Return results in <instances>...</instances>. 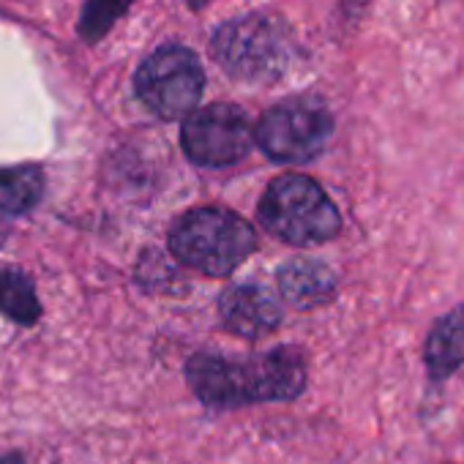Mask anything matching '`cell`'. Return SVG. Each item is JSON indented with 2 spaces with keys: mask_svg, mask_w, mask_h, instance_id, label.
I'll use <instances>...</instances> for the list:
<instances>
[{
  "mask_svg": "<svg viewBox=\"0 0 464 464\" xmlns=\"http://www.w3.org/2000/svg\"><path fill=\"white\" fill-rule=\"evenodd\" d=\"M186 382L213 410L290 401L306 388V361L298 347H274L249 361L194 353L186 363Z\"/></svg>",
  "mask_w": 464,
  "mask_h": 464,
  "instance_id": "1",
  "label": "cell"
},
{
  "mask_svg": "<svg viewBox=\"0 0 464 464\" xmlns=\"http://www.w3.org/2000/svg\"><path fill=\"white\" fill-rule=\"evenodd\" d=\"M167 244L178 263L205 276H229L255 255L257 232L241 213L205 205L172 221Z\"/></svg>",
  "mask_w": 464,
  "mask_h": 464,
  "instance_id": "2",
  "label": "cell"
},
{
  "mask_svg": "<svg viewBox=\"0 0 464 464\" xmlns=\"http://www.w3.org/2000/svg\"><path fill=\"white\" fill-rule=\"evenodd\" d=\"M210 55L241 82H274L290 69L295 42L285 20L274 14H246L216 28Z\"/></svg>",
  "mask_w": 464,
  "mask_h": 464,
  "instance_id": "3",
  "label": "cell"
},
{
  "mask_svg": "<svg viewBox=\"0 0 464 464\" xmlns=\"http://www.w3.org/2000/svg\"><path fill=\"white\" fill-rule=\"evenodd\" d=\"M257 216L274 238L293 246L325 244L342 229V216L325 188L298 172L279 175L268 183Z\"/></svg>",
  "mask_w": 464,
  "mask_h": 464,
  "instance_id": "4",
  "label": "cell"
},
{
  "mask_svg": "<svg viewBox=\"0 0 464 464\" xmlns=\"http://www.w3.org/2000/svg\"><path fill=\"white\" fill-rule=\"evenodd\" d=\"M205 91L199 58L183 44H161L134 72L137 99L161 121H178L197 112Z\"/></svg>",
  "mask_w": 464,
  "mask_h": 464,
  "instance_id": "5",
  "label": "cell"
},
{
  "mask_svg": "<svg viewBox=\"0 0 464 464\" xmlns=\"http://www.w3.org/2000/svg\"><path fill=\"white\" fill-rule=\"evenodd\" d=\"M334 134V118L320 99L295 96L274 104L257 123V145L274 161L304 164L317 159Z\"/></svg>",
  "mask_w": 464,
  "mask_h": 464,
  "instance_id": "6",
  "label": "cell"
},
{
  "mask_svg": "<svg viewBox=\"0 0 464 464\" xmlns=\"http://www.w3.org/2000/svg\"><path fill=\"white\" fill-rule=\"evenodd\" d=\"M249 115L236 104H210L191 112L180 129L183 153L199 167H229L252 150Z\"/></svg>",
  "mask_w": 464,
  "mask_h": 464,
  "instance_id": "7",
  "label": "cell"
},
{
  "mask_svg": "<svg viewBox=\"0 0 464 464\" xmlns=\"http://www.w3.org/2000/svg\"><path fill=\"white\" fill-rule=\"evenodd\" d=\"M218 317L229 334L255 342L279 328L282 309L276 298L257 285H232L218 298Z\"/></svg>",
  "mask_w": 464,
  "mask_h": 464,
  "instance_id": "8",
  "label": "cell"
},
{
  "mask_svg": "<svg viewBox=\"0 0 464 464\" xmlns=\"http://www.w3.org/2000/svg\"><path fill=\"white\" fill-rule=\"evenodd\" d=\"M276 282H279L282 298L290 306H295V309L323 306L336 293V276H334V271L323 260H312V257L287 260L279 268Z\"/></svg>",
  "mask_w": 464,
  "mask_h": 464,
  "instance_id": "9",
  "label": "cell"
},
{
  "mask_svg": "<svg viewBox=\"0 0 464 464\" xmlns=\"http://www.w3.org/2000/svg\"><path fill=\"white\" fill-rule=\"evenodd\" d=\"M47 191L44 167L36 161L0 167V218H20L39 208Z\"/></svg>",
  "mask_w": 464,
  "mask_h": 464,
  "instance_id": "10",
  "label": "cell"
},
{
  "mask_svg": "<svg viewBox=\"0 0 464 464\" xmlns=\"http://www.w3.org/2000/svg\"><path fill=\"white\" fill-rule=\"evenodd\" d=\"M423 361L431 380H448L464 363V306L442 314L429 331Z\"/></svg>",
  "mask_w": 464,
  "mask_h": 464,
  "instance_id": "11",
  "label": "cell"
},
{
  "mask_svg": "<svg viewBox=\"0 0 464 464\" xmlns=\"http://www.w3.org/2000/svg\"><path fill=\"white\" fill-rule=\"evenodd\" d=\"M0 274H4V285H0V314L20 328H34L44 314L36 293V282L23 268H4Z\"/></svg>",
  "mask_w": 464,
  "mask_h": 464,
  "instance_id": "12",
  "label": "cell"
},
{
  "mask_svg": "<svg viewBox=\"0 0 464 464\" xmlns=\"http://www.w3.org/2000/svg\"><path fill=\"white\" fill-rule=\"evenodd\" d=\"M134 0H85L80 20H77V34L85 44L102 42L112 25L129 12Z\"/></svg>",
  "mask_w": 464,
  "mask_h": 464,
  "instance_id": "13",
  "label": "cell"
},
{
  "mask_svg": "<svg viewBox=\"0 0 464 464\" xmlns=\"http://www.w3.org/2000/svg\"><path fill=\"white\" fill-rule=\"evenodd\" d=\"M0 464H28V459L20 448H12V450L0 453Z\"/></svg>",
  "mask_w": 464,
  "mask_h": 464,
  "instance_id": "14",
  "label": "cell"
},
{
  "mask_svg": "<svg viewBox=\"0 0 464 464\" xmlns=\"http://www.w3.org/2000/svg\"><path fill=\"white\" fill-rule=\"evenodd\" d=\"M9 236H12V227L6 224V218H0V249H4V246H6Z\"/></svg>",
  "mask_w": 464,
  "mask_h": 464,
  "instance_id": "15",
  "label": "cell"
},
{
  "mask_svg": "<svg viewBox=\"0 0 464 464\" xmlns=\"http://www.w3.org/2000/svg\"><path fill=\"white\" fill-rule=\"evenodd\" d=\"M210 4V0H188V6L191 9H202V6H208Z\"/></svg>",
  "mask_w": 464,
  "mask_h": 464,
  "instance_id": "16",
  "label": "cell"
},
{
  "mask_svg": "<svg viewBox=\"0 0 464 464\" xmlns=\"http://www.w3.org/2000/svg\"><path fill=\"white\" fill-rule=\"evenodd\" d=\"M0 285H4V274H0Z\"/></svg>",
  "mask_w": 464,
  "mask_h": 464,
  "instance_id": "17",
  "label": "cell"
}]
</instances>
